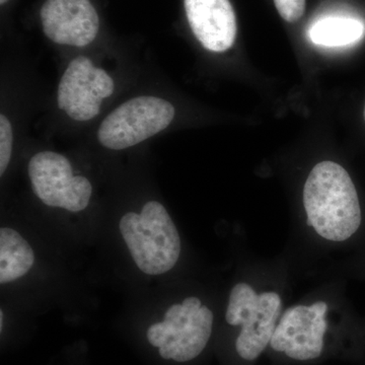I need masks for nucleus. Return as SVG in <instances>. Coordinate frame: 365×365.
<instances>
[{
  "label": "nucleus",
  "mask_w": 365,
  "mask_h": 365,
  "mask_svg": "<svg viewBox=\"0 0 365 365\" xmlns=\"http://www.w3.org/2000/svg\"><path fill=\"white\" fill-rule=\"evenodd\" d=\"M174 117V106L163 98H131L105 118L98 129V141L109 150H125L165 130Z\"/></svg>",
  "instance_id": "4"
},
{
  "label": "nucleus",
  "mask_w": 365,
  "mask_h": 365,
  "mask_svg": "<svg viewBox=\"0 0 365 365\" xmlns=\"http://www.w3.org/2000/svg\"><path fill=\"white\" fill-rule=\"evenodd\" d=\"M276 9L283 20L294 23L304 14L306 0H274Z\"/></svg>",
  "instance_id": "13"
},
{
  "label": "nucleus",
  "mask_w": 365,
  "mask_h": 365,
  "mask_svg": "<svg viewBox=\"0 0 365 365\" xmlns=\"http://www.w3.org/2000/svg\"><path fill=\"white\" fill-rule=\"evenodd\" d=\"M13 127L4 114L0 115V175H4L13 153Z\"/></svg>",
  "instance_id": "12"
},
{
  "label": "nucleus",
  "mask_w": 365,
  "mask_h": 365,
  "mask_svg": "<svg viewBox=\"0 0 365 365\" xmlns=\"http://www.w3.org/2000/svg\"><path fill=\"white\" fill-rule=\"evenodd\" d=\"M7 1H9V0H0V4H6Z\"/></svg>",
  "instance_id": "15"
},
{
  "label": "nucleus",
  "mask_w": 365,
  "mask_h": 365,
  "mask_svg": "<svg viewBox=\"0 0 365 365\" xmlns=\"http://www.w3.org/2000/svg\"><path fill=\"white\" fill-rule=\"evenodd\" d=\"M95 66L86 56L67 66L58 86V107L76 121H88L98 115L103 98L93 88Z\"/></svg>",
  "instance_id": "9"
},
{
  "label": "nucleus",
  "mask_w": 365,
  "mask_h": 365,
  "mask_svg": "<svg viewBox=\"0 0 365 365\" xmlns=\"http://www.w3.org/2000/svg\"><path fill=\"white\" fill-rule=\"evenodd\" d=\"M93 86L98 97L102 98H109L114 93V81L104 69L98 68V67H95Z\"/></svg>",
  "instance_id": "14"
},
{
  "label": "nucleus",
  "mask_w": 365,
  "mask_h": 365,
  "mask_svg": "<svg viewBox=\"0 0 365 365\" xmlns=\"http://www.w3.org/2000/svg\"><path fill=\"white\" fill-rule=\"evenodd\" d=\"M119 228L137 267L143 273L160 275L175 267L181 254V239L163 204L150 201L140 215L126 213Z\"/></svg>",
  "instance_id": "2"
},
{
  "label": "nucleus",
  "mask_w": 365,
  "mask_h": 365,
  "mask_svg": "<svg viewBox=\"0 0 365 365\" xmlns=\"http://www.w3.org/2000/svg\"><path fill=\"white\" fill-rule=\"evenodd\" d=\"M29 176L34 193L46 205L78 212L88 207L93 187L83 176H73L71 162L53 151H42L31 158Z\"/></svg>",
  "instance_id": "6"
},
{
  "label": "nucleus",
  "mask_w": 365,
  "mask_h": 365,
  "mask_svg": "<svg viewBox=\"0 0 365 365\" xmlns=\"http://www.w3.org/2000/svg\"><path fill=\"white\" fill-rule=\"evenodd\" d=\"M364 121H365V106H364Z\"/></svg>",
  "instance_id": "16"
},
{
  "label": "nucleus",
  "mask_w": 365,
  "mask_h": 365,
  "mask_svg": "<svg viewBox=\"0 0 365 365\" xmlns=\"http://www.w3.org/2000/svg\"><path fill=\"white\" fill-rule=\"evenodd\" d=\"M307 225L332 242H344L359 230L361 208L347 170L334 162H322L312 170L304 188Z\"/></svg>",
  "instance_id": "1"
},
{
  "label": "nucleus",
  "mask_w": 365,
  "mask_h": 365,
  "mask_svg": "<svg viewBox=\"0 0 365 365\" xmlns=\"http://www.w3.org/2000/svg\"><path fill=\"white\" fill-rule=\"evenodd\" d=\"M187 19L205 49L225 52L235 44L237 19L230 0H184Z\"/></svg>",
  "instance_id": "8"
},
{
  "label": "nucleus",
  "mask_w": 365,
  "mask_h": 365,
  "mask_svg": "<svg viewBox=\"0 0 365 365\" xmlns=\"http://www.w3.org/2000/svg\"><path fill=\"white\" fill-rule=\"evenodd\" d=\"M45 35L60 45L85 47L96 39L100 19L91 0H47L41 9Z\"/></svg>",
  "instance_id": "7"
},
{
  "label": "nucleus",
  "mask_w": 365,
  "mask_h": 365,
  "mask_svg": "<svg viewBox=\"0 0 365 365\" xmlns=\"http://www.w3.org/2000/svg\"><path fill=\"white\" fill-rule=\"evenodd\" d=\"M281 314V297L275 292L257 294L247 283H237L230 295L225 319L241 327L235 351L242 361L252 364L270 345Z\"/></svg>",
  "instance_id": "3"
},
{
  "label": "nucleus",
  "mask_w": 365,
  "mask_h": 365,
  "mask_svg": "<svg viewBox=\"0 0 365 365\" xmlns=\"http://www.w3.org/2000/svg\"><path fill=\"white\" fill-rule=\"evenodd\" d=\"M365 33L364 23L352 18L332 16L314 23L309 38L316 45L324 47H343L359 42Z\"/></svg>",
  "instance_id": "11"
},
{
  "label": "nucleus",
  "mask_w": 365,
  "mask_h": 365,
  "mask_svg": "<svg viewBox=\"0 0 365 365\" xmlns=\"http://www.w3.org/2000/svg\"><path fill=\"white\" fill-rule=\"evenodd\" d=\"M213 314L207 307L174 304L162 323L148 328V339L160 348L163 359L180 364L197 359L205 349L212 334Z\"/></svg>",
  "instance_id": "5"
},
{
  "label": "nucleus",
  "mask_w": 365,
  "mask_h": 365,
  "mask_svg": "<svg viewBox=\"0 0 365 365\" xmlns=\"http://www.w3.org/2000/svg\"><path fill=\"white\" fill-rule=\"evenodd\" d=\"M35 254L32 247L16 230H0V283L11 282L32 268Z\"/></svg>",
  "instance_id": "10"
}]
</instances>
